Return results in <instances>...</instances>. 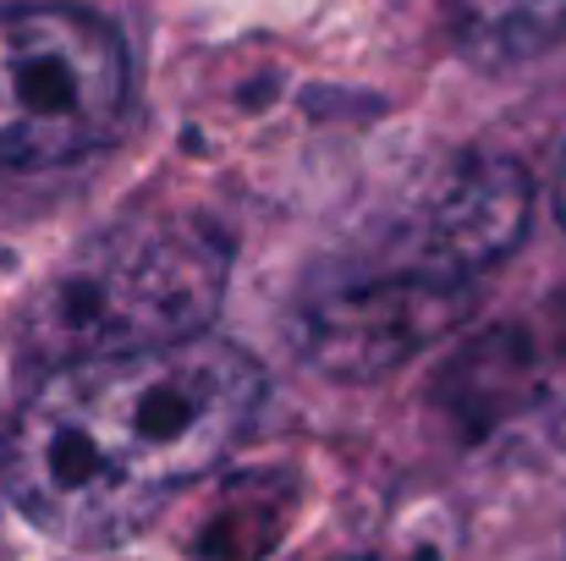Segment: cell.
Here are the masks:
<instances>
[{
	"label": "cell",
	"instance_id": "obj_1",
	"mask_svg": "<svg viewBox=\"0 0 566 561\" xmlns=\"http://www.w3.org/2000/svg\"><path fill=\"white\" fill-rule=\"evenodd\" d=\"M259 402V364L214 336L61 364L22 402L0 474L50 540L116 546L231 457Z\"/></svg>",
	"mask_w": 566,
	"mask_h": 561
},
{
	"label": "cell",
	"instance_id": "obj_2",
	"mask_svg": "<svg viewBox=\"0 0 566 561\" xmlns=\"http://www.w3.org/2000/svg\"><path fill=\"white\" fill-rule=\"evenodd\" d=\"M231 242L198 215H133L77 248L28 303V359L61 370L203 336L226 292Z\"/></svg>",
	"mask_w": 566,
	"mask_h": 561
},
{
	"label": "cell",
	"instance_id": "obj_3",
	"mask_svg": "<svg viewBox=\"0 0 566 561\" xmlns=\"http://www.w3.org/2000/svg\"><path fill=\"white\" fill-rule=\"evenodd\" d=\"M127 105L122 39L72 6H0V166H66Z\"/></svg>",
	"mask_w": 566,
	"mask_h": 561
},
{
	"label": "cell",
	"instance_id": "obj_4",
	"mask_svg": "<svg viewBox=\"0 0 566 561\" xmlns=\"http://www.w3.org/2000/svg\"><path fill=\"white\" fill-rule=\"evenodd\" d=\"M451 314H457V287L446 281L412 276V281L358 287L314 309L308 359H319L336 374H379L396 359L418 353Z\"/></svg>",
	"mask_w": 566,
	"mask_h": 561
},
{
	"label": "cell",
	"instance_id": "obj_5",
	"mask_svg": "<svg viewBox=\"0 0 566 561\" xmlns=\"http://www.w3.org/2000/svg\"><path fill=\"white\" fill-rule=\"evenodd\" d=\"M523 215H528V183L517 166L484 160V166L462 172L434 209L440 259H451V270H457V264H484V259L506 253L512 237L523 231Z\"/></svg>",
	"mask_w": 566,
	"mask_h": 561
},
{
	"label": "cell",
	"instance_id": "obj_6",
	"mask_svg": "<svg viewBox=\"0 0 566 561\" xmlns=\"http://www.w3.org/2000/svg\"><path fill=\"white\" fill-rule=\"evenodd\" d=\"M457 33L479 55H528L566 39V0H451Z\"/></svg>",
	"mask_w": 566,
	"mask_h": 561
},
{
	"label": "cell",
	"instance_id": "obj_7",
	"mask_svg": "<svg viewBox=\"0 0 566 561\" xmlns=\"http://www.w3.org/2000/svg\"><path fill=\"white\" fill-rule=\"evenodd\" d=\"M562 215H566V177H562Z\"/></svg>",
	"mask_w": 566,
	"mask_h": 561
}]
</instances>
